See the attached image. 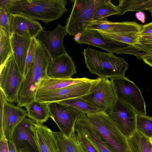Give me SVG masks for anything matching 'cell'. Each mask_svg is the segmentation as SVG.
<instances>
[{"label": "cell", "mask_w": 152, "mask_h": 152, "mask_svg": "<svg viewBox=\"0 0 152 152\" xmlns=\"http://www.w3.org/2000/svg\"><path fill=\"white\" fill-rule=\"evenodd\" d=\"M67 3L65 0H13L7 9L10 14L48 23L59 19L67 11Z\"/></svg>", "instance_id": "7a4b0ae2"}, {"label": "cell", "mask_w": 152, "mask_h": 152, "mask_svg": "<svg viewBox=\"0 0 152 152\" xmlns=\"http://www.w3.org/2000/svg\"><path fill=\"white\" fill-rule=\"evenodd\" d=\"M53 133L57 140L60 152H86L80 142L75 131L69 137L61 132Z\"/></svg>", "instance_id": "603a6c76"}, {"label": "cell", "mask_w": 152, "mask_h": 152, "mask_svg": "<svg viewBox=\"0 0 152 152\" xmlns=\"http://www.w3.org/2000/svg\"><path fill=\"white\" fill-rule=\"evenodd\" d=\"M108 0H75L66 27L69 35L75 36L85 31L92 22L96 11Z\"/></svg>", "instance_id": "5b68a950"}, {"label": "cell", "mask_w": 152, "mask_h": 152, "mask_svg": "<svg viewBox=\"0 0 152 152\" xmlns=\"http://www.w3.org/2000/svg\"><path fill=\"white\" fill-rule=\"evenodd\" d=\"M118 7L120 12L117 15H122L129 11L152 9V0H120Z\"/></svg>", "instance_id": "484cf974"}, {"label": "cell", "mask_w": 152, "mask_h": 152, "mask_svg": "<svg viewBox=\"0 0 152 152\" xmlns=\"http://www.w3.org/2000/svg\"><path fill=\"white\" fill-rule=\"evenodd\" d=\"M80 98L100 111L105 112L112 107L116 99L110 80L100 77L94 79L88 93Z\"/></svg>", "instance_id": "52a82bcc"}, {"label": "cell", "mask_w": 152, "mask_h": 152, "mask_svg": "<svg viewBox=\"0 0 152 152\" xmlns=\"http://www.w3.org/2000/svg\"><path fill=\"white\" fill-rule=\"evenodd\" d=\"M24 78L13 53L0 69V89L4 93L7 101L11 103L17 102Z\"/></svg>", "instance_id": "ba28073f"}, {"label": "cell", "mask_w": 152, "mask_h": 152, "mask_svg": "<svg viewBox=\"0 0 152 152\" xmlns=\"http://www.w3.org/2000/svg\"><path fill=\"white\" fill-rule=\"evenodd\" d=\"M73 107L86 114H93L102 111L88 104L80 97L73 98L57 102Z\"/></svg>", "instance_id": "f546056e"}, {"label": "cell", "mask_w": 152, "mask_h": 152, "mask_svg": "<svg viewBox=\"0 0 152 152\" xmlns=\"http://www.w3.org/2000/svg\"><path fill=\"white\" fill-rule=\"evenodd\" d=\"M135 16L136 18L142 23H144L145 22V15L143 12L142 11L138 12L136 13Z\"/></svg>", "instance_id": "74e56055"}, {"label": "cell", "mask_w": 152, "mask_h": 152, "mask_svg": "<svg viewBox=\"0 0 152 152\" xmlns=\"http://www.w3.org/2000/svg\"><path fill=\"white\" fill-rule=\"evenodd\" d=\"M8 144L10 152H18L12 140L9 141Z\"/></svg>", "instance_id": "60d3db41"}, {"label": "cell", "mask_w": 152, "mask_h": 152, "mask_svg": "<svg viewBox=\"0 0 152 152\" xmlns=\"http://www.w3.org/2000/svg\"><path fill=\"white\" fill-rule=\"evenodd\" d=\"M36 38L32 39L27 55L23 74L24 78L27 74L34 59L36 48Z\"/></svg>", "instance_id": "d6a6232c"}, {"label": "cell", "mask_w": 152, "mask_h": 152, "mask_svg": "<svg viewBox=\"0 0 152 152\" xmlns=\"http://www.w3.org/2000/svg\"><path fill=\"white\" fill-rule=\"evenodd\" d=\"M0 138V152H10L9 141L5 135H3Z\"/></svg>", "instance_id": "8d00e7d4"}, {"label": "cell", "mask_w": 152, "mask_h": 152, "mask_svg": "<svg viewBox=\"0 0 152 152\" xmlns=\"http://www.w3.org/2000/svg\"><path fill=\"white\" fill-rule=\"evenodd\" d=\"M142 26L134 22H113L104 18L92 22L88 26L86 30H96L107 33L118 34L132 32L138 33Z\"/></svg>", "instance_id": "ac0fdd59"}, {"label": "cell", "mask_w": 152, "mask_h": 152, "mask_svg": "<svg viewBox=\"0 0 152 152\" xmlns=\"http://www.w3.org/2000/svg\"><path fill=\"white\" fill-rule=\"evenodd\" d=\"M25 107L27 112V116L36 123L43 124L50 117L47 103L40 102L34 100Z\"/></svg>", "instance_id": "cb8c5ba5"}, {"label": "cell", "mask_w": 152, "mask_h": 152, "mask_svg": "<svg viewBox=\"0 0 152 152\" xmlns=\"http://www.w3.org/2000/svg\"><path fill=\"white\" fill-rule=\"evenodd\" d=\"M67 34L66 26H63L59 24L52 31L42 30L37 37L51 59H53L67 53L64 44V39Z\"/></svg>", "instance_id": "5bb4252c"}, {"label": "cell", "mask_w": 152, "mask_h": 152, "mask_svg": "<svg viewBox=\"0 0 152 152\" xmlns=\"http://www.w3.org/2000/svg\"><path fill=\"white\" fill-rule=\"evenodd\" d=\"M27 115L26 111L7 101L2 120L0 123V137L5 134L8 141L12 140L15 129Z\"/></svg>", "instance_id": "9a60e30c"}, {"label": "cell", "mask_w": 152, "mask_h": 152, "mask_svg": "<svg viewBox=\"0 0 152 152\" xmlns=\"http://www.w3.org/2000/svg\"><path fill=\"white\" fill-rule=\"evenodd\" d=\"M75 131L86 137L99 152H113L93 129L86 114L83 112L80 113L76 124Z\"/></svg>", "instance_id": "ffe728a7"}, {"label": "cell", "mask_w": 152, "mask_h": 152, "mask_svg": "<svg viewBox=\"0 0 152 152\" xmlns=\"http://www.w3.org/2000/svg\"><path fill=\"white\" fill-rule=\"evenodd\" d=\"M51 59L48 51L37 39L34 59L20 87L17 101L18 106L25 107L34 100L41 81L47 77V68Z\"/></svg>", "instance_id": "6da1fadb"}, {"label": "cell", "mask_w": 152, "mask_h": 152, "mask_svg": "<svg viewBox=\"0 0 152 152\" xmlns=\"http://www.w3.org/2000/svg\"><path fill=\"white\" fill-rule=\"evenodd\" d=\"M74 39L78 44L92 45L113 53H116L131 46L123 42L105 38L96 30H86L82 33L75 36Z\"/></svg>", "instance_id": "7c38bea8"}, {"label": "cell", "mask_w": 152, "mask_h": 152, "mask_svg": "<svg viewBox=\"0 0 152 152\" xmlns=\"http://www.w3.org/2000/svg\"><path fill=\"white\" fill-rule=\"evenodd\" d=\"M140 37V38L143 39L152 40V35H146Z\"/></svg>", "instance_id": "b9f144b4"}, {"label": "cell", "mask_w": 152, "mask_h": 152, "mask_svg": "<svg viewBox=\"0 0 152 152\" xmlns=\"http://www.w3.org/2000/svg\"><path fill=\"white\" fill-rule=\"evenodd\" d=\"M107 113L120 131L127 138L134 133L136 130L137 114L131 106L116 98Z\"/></svg>", "instance_id": "9c48e42d"}, {"label": "cell", "mask_w": 152, "mask_h": 152, "mask_svg": "<svg viewBox=\"0 0 152 152\" xmlns=\"http://www.w3.org/2000/svg\"><path fill=\"white\" fill-rule=\"evenodd\" d=\"M119 12L120 10L118 6L115 5L110 0H108L95 12L93 18L92 22L106 18L110 15H118Z\"/></svg>", "instance_id": "1f68e13d"}, {"label": "cell", "mask_w": 152, "mask_h": 152, "mask_svg": "<svg viewBox=\"0 0 152 152\" xmlns=\"http://www.w3.org/2000/svg\"><path fill=\"white\" fill-rule=\"evenodd\" d=\"M98 31L105 38L123 42L131 46L136 45L139 43L140 37L138 33L132 32L118 34Z\"/></svg>", "instance_id": "83f0119b"}, {"label": "cell", "mask_w": 152, "mask_h": 152, "mask_svg": "<svg viewBox=\"0 0 152 152\" xmlns=\"http://www.w3.org/2000/svg\"></svg>", "instance_id": "ee69618b"}, {"label": "cell", "mask_w": 152, "mask_h": 152, "mask_svg": "<svg viewBox=\"0 0 152 152\" xmlns=\"http://www.w3.org/2000/svg\"><path fill=\"white\" fill-rule=\"evenodd\" d=\"M11 14L7 8H0V29L4 30L10 36Z\"/></svg>", "instance_id": "836d02e7"}, {"label": "cell", "mask_w": 152, "mask_h": 152, "mask_svg": "<svg viewBox=\"0 0 152 152\" xmlns=\"http://www.w3.org/2000/svg\"><path fill=\"white\" fill-rule=\"evenodd\" d=\"M13 0H0V8H7Z\"/></svg>", "instance_id": "ab89813d"}, {"label": "cell", "mask_w": 152, "mask_h": 152, "mask_svg": "<svg viewBox=\"0 0 152 152\" xmlns=\"http://www.w3.org/2000/svg\"><path fill=\"white\" fill-rule=\"evenodd\" d=\"M76 66L72 57L66 53L51 59L48 66L47 76L52 78L69 79L76 74Z\"/></svg>", "instance_id": "e0dca14e"}, {"label": "cell", "mask_w": 152, "mask_h": 152, "mask_svg": "<svg viewBox=\"0 0 152 152\" xmlns=\"http://www.w3.org/2000/svg\"><path fill=\"white\" fill-rule=\"evenodd\" d=\"M93 79L84 77L69 79L52 78L48 77L41 81L36 95L46 94L72 85L92 81Z\"/></svg>", "instance_id": "7402d4cb"}, {"label": "cell", "mask_w": 152, "mask_h": 152, "mask_svg": "<svg viewBox=\"0 0 152 152\" xmlns=\"http://www.w3.org/2000/svg\"><path fill=\"white\" fill-rule=\"evenodd\" d=\"M138 34L140 36L152 35V22L143 25Z\"/></svg>", "instance_id": "d590c367"}, {"label": "cell", "mask_w": 152, "mask_h": 152, "mask_svg": "<svg viewBox=\"0 0 152 152\" xmlns=\"http://www.w3.org/2000/svg\"><path fill=\"white\" fill-rule=\"evenodd\" d=\"M110 79L116 98L131 106L137 114L146 115L145 101L136 84L125 76Z\"/></svg>", "instance_id": "8992f818"}, {"label": "cell", "mask_w": 152, "mask_h": 152, "mask_svg": "<svg viewBox=\"0 0 152 152\" xmlns=\"http://www.w3.org/2000/svg\"><path fill=\"white\" fill-rule=\"evenodd\" d=\"M50 118L56 123L60 132L69 137L75 131V126L81 112L71 106L57 102L48 103Z\"/></svg>", "instance_id": "30bf717a"}, {"label": "cell", "mask_w": 152, "mask_h": 152, "mask_svg": "<svg viewBox=\"0 0 152 152\" xmlns=\"http://www.w3.org/2000/svg\"><path fill=\"white\" fill-rule=\"evenodd\" d=\"M79 140L86 152H99L98 150L85 136L79 132L75 131Z\"/></svg>", "instance_id": "e575fe53"}, {"label": "cell", "mask_w": 152, "mask_h": 152, "mask_svg": "<svg viewBox=\"0 0 152 152\" xmlns=\"http://www.w3.org/2000/svg\"><path fill=\"white\" fill-rule=\"evenodd\" d=\"M150 140L152 143V137L151 139H150Z\"/></svg>", "instance_id": "7bdbcfd3"}, {"label": "cell", "mask_w": 152, "mask_h": 152, "mask_svg": "<svg viewBox=\"0 0 152 152\" xmlns=\"http://www.w3.org/2000/svg\"><path fill=\"white\" fill-rule=\"evenodd\" d=\"M32 129L39 152H60L57 140L50 128L35 122Z\"/></svg>", "instance_id": "d6986e66"}, {"label": "cell", "mask_w": 152, "mask_h": 152, "mask_svg": "<svg viewBox=\"0 0 152 152\" xmlns=\"http://www.w3.org/2000/svg\"><path fill=\"white\" fill-rule=\"evenodd\" d=\"M141 59L145 64L152 67V56H144Z\"/></svg>", "instance_id": "f35d334b"}, {"label": "cell", "mask_w": 152, "mask_h": 152, "mask_svg": "<svg viewBox=\"0 0 152 152\" xmlns=\"http://www.w3.org/2000/svg\"><path fill=\"white\" fill-rule=\"evenodd\" d=\"M35 123L26 117L15 129L12 140L18 152H39L32 129Z\"/></svg>", "instance_id": "4fadbf2b"}, {"label": "cell", "mask_w": 152, "mask_h": 152, "mask_svg": "<svg viewBox=\"0 0 152 152\" xmlns=\"http://www.w3.org/2000/svg\"><path fill=\"white\" fill-rule=\"evenodd\" d=\"M13 53L10 36L4 30L0 29V69Z\"/></svg>", "instance_id": "f1b7e54d"}, {"label": "cell", "mask_w": 152, "mask_h": 152, "mask_svg": "<svg viewBox=\"0 0 152 152\" xmlns=\"http://www.w3.org/2000/svg\"><path fill=\"white\" fill-rule=\"evenodd\" d=\"M43 27L35 20L20 14H11L10 36L15 34L25 37L36 38Z\"/></svg>", "instance_id": "2e32d148"}, {"label": "cell", "mask_w": 152, "mask_h": 152, "mask_svg": "<svg viewBox=\"0 0 152 152\" xmlns=\"http://www.w3.org/2000/svg\"><path fill=\"white\" fill-rule=\"evenodd\" d=\"M136 129L146 137L151 139L152 137V117L146 115L137 114Z\"/></svg>", "instance_id": "4dcf8cb0"}, {"label": "cell", "mask_w": 152, "mask_h": 152, "mask_svg": "<svg viewBox=\"0 0 152 152\" xmlns=\"http://www.w3.org/2000/svg\"><path fill=\"white\" fill-rule=\"evenodd\" d=\"M86 115L93 129L113 152H131L127 138L120 131L107 112Z\"/></svg>", "instance_id": "277c9868"}, {"label": "cell", "mask_w": 152, "mask_h": 152, "mask_svg": "<svg viewBox=\"0 0 152 152\" xmlns=\"http://www.w3.org/2000/svg\"><path fill=\"white\" fill-rule=\"evenodd\" d=\"M127 139L131 152H152L150 139L136 129Z\"/></svg>", "instance_id": "d4e9b609"}, {"label": "cell", "mask_w": 152, "mask_h": 152, "mask_svg": "<svg viewBox=\"0 0 152 152\" xmlns=\"http://www.w3.org/2000/svg\"><path fill=\"white\" fill-rule=\"evenodd\" d=\"M94 80L72 85L46 94L36 95L34 100L48 103L80 97L88 93Z\"/></svg>", "instance_id": "8fae6325"}, {"label": "cell", "mask_w": 152, "mask_h": 152, "mask_svg": "<svg viewBox=\"0 0 152 152\" xmlns=\"http://www.w3.org/2000/svg\"><path fill=\"white\" fill-rule=\"evenodd\" d=\"M82 54L86 67L99 77H124L129 68L128 64L124 58L115 56L113 53L102 52L88 48L84 49Z\"/></svg>", "instance_id": "3957f363"}, {"label": "cell", "mask_w": 152, "mask_h": 152, "mask_svg": "<svg viewBox=\"0 0 152 152\" xmlns=\"http://www.w3.org/2000/svg\"><path fill=\"white\" fill-rule=\"evenodd\" d=\"M32 39L15 34H12L10 36L14 58L21 73L23 75L26 58Z\"/></svg>", "instance_id": "44dd1931"}, {"label": "cell", "mask_w": 152, "mask_h": 152, "mask_svg": "<svg viewBox=\"0 0 152 152\" xmlns=\"http://www.w3.org/2000/svg\"><path fill=\"white\" fill-rule=\"evenodd\" d=\"M116 53L132 55L141 60L144 56H152V40H145L140 38L138 44L130 46Z\"/></svg>", "instance_id": "4316f807"}]
</instances>
